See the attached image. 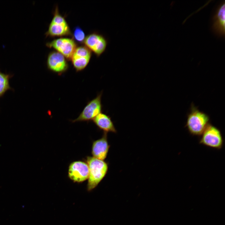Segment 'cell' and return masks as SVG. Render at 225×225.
I'll list each match as a JSON object with an SVG mask.
<instances>
[{
	"mask_svg": "<svg viewBox=\"0 0 225 225\" xmlns=\"http://www.w3.org/2000/svg\"><path fill=\"white\" fill-rule=\"evenodd\" d=\"M47 46L52 48L64 56L66 59L71 60L77 48L74 40L68 38H60L48 42Z\"/></svg>",
	"mask_w": 225,
	"mask_h": 225,
	"instance_id": "6",
	"label": "cell"
},
{
	"mask_svg": "<svg viewBox=\"0 0 225 225\" xmlns=\"http://www.w3.org/2000/svg\"><path fill=\"white\" fill-rule=\"evenodd\" d=\"M200 136V144L218 150L222 148L224 140L220 130L210 123Z\"/></svg>",
	"mask_w": 225,
	"mask_h": 225,
	"instance_id": "3",
	"label": "cell"
},
{
	"mask_svg": "<svg viewBox=\"0 0 225 225\" xmlns=\"http://www.w3.org/2000/svg\"><path fill=\"white\" fill-rule=\"evenodd\" d=\"M47 63L49 70L59 74L65 72L68 68L66 58L56 51L50 53L48 57Z\"/></svg>",
	"mask_w": 225,
	"mask_h": 225,
	"instance_id": "10",
	"label": "cell"
},
{
	"mask_svg": "<svg viewBox=\"0 0 225 225\" xmlns=\"http://www.w3.org/2000/svg\"><path fill=\"white\" fill-rule=\"evenodd\" d=\"M47 36L62 37L71 35L69 26L65 18L58 11L56 7L53 18L46 32Z\"/></svg>",
	"mask_w": 225,
	"mask_h": 225,
	"instance_id": "4",
	"label": "cell"
},
{
	"mask_svg": "<svg viewBox=\"0 0 225 225\" xmlns=\"http://www.w3.org/2000/svg\"><path fill=\"white\" fill-rule=\"evenodd\" d=\"M89 173V168L86 162L75 161L69 166L68 176L74 182H81L87 180Z\"/></svg>",
	"mask_w": 225,
	"mask_h": 225,
	"instance_id": "8",
	"label": "cell"
},
{
	"mask_svg": "<svg viewBox=\"0 0 225 225\" xmlns=\"http://www.w3.org/2000/svg\"><path fill=\"white\" fill-rule=\"evenodd\" d=\"M84 42L86 47L97 57L105 52L108 44L107 40L104 36L96 32L88 35Z\"/></svg>",
	"mask_w": 225,
	"mask_h": 225,
	"instance_id": "7",
	"label": "cell"
},
{
	"mask_svg": "<svg viewBox=\"0 0 225 225\" xmlns=\"http://www.w3.org/2000/svg\"><path fill=\"white\" fill-rule=\"evenodd\" d=\"M91 52L86 46L76 48L71 60L77 72L83 70L88 64L91 57Z\"/></svg>",
	"mask_w": 225,
	"mask_h": 225,
	"instance_id": "9",
	"label": "cell"
},
{
	"mask_svg": "<svg viewBox=\"0 0 225 225\" xmlns=\"http://www.w3.org/2000/svg\"><path fill=\"white\" fill-rule=\"evenodd\" d=\"M209 121L208 115L192 105L188 116L186 127L191 135L200 136L209 123Z\"/></svg>",
	"mask_w": 225,
	"mask_h": 225,
	"instance_id": "2",
	"label": "cell"
},
{
	"mask_svg": "<svg viewBox=\"0 0 225 225\" xmlns=\"http://www.w3.org/2000/svg\"><path fill=\"white\" fill-rule=\"evenodd\" d=\"M73 36L74 39L79 43L84 42L86 38L83 30L80 27H76L73 32Z\"/></svg>",
	"mask_w": 225,
	"mask_h": 225,
	"instance_id": "15",
	"label": "cell"
},
{
	"mask_svg": "<svg viewBox=\"0 0 225 225\" xmlns=\"http://www.w3.org/2000/svg\"><path fill=\"white\" fill-rule=\"evenodd\" d=\"M102 92L99 93L96 97L88 102L78 117L72 121L74 122L93 120L102 109L101 98Z\"/></svg>",
	"mask_w": 225,
	"mask_h": 225,
	"instance_id": "5",
	"label": "cell"
},
{
	"mask_svg": "<svg viewBox=\"0 0 225 225\" xmlns=\"http://www.w3.org/2000/svg\"><path fill=\"white\" fill-rule=\"evenodd\" d=\"M89 173L87 184V190L91 191L95 188L105 177L108 171V164L104 160L92 157L87 158Z\"/></svg>",
	"mask_w": 225,
	"mask_h": 225,
	"instance_id": "1",
	"label": "cell"
},
{
	"mask_svg": "<svg viewBox=\"0 0 225 225\" xmlns=\"http://www.w3.org/2000/svg\"><path fill=\"white\" fill-rule=\"evenodd\" d=\"M12 77L10 74H6L0 71V97L8 90L11 89L9 84V79Z\"/></svg>",
	"mask_w": 225,
	"mask_h": 225,
	"instance_id": "14",
	"label": "cell"
},
{
	"mask_svg": "<svg viewBox=\"0 0 225 225\" xmlns=\"http://www.w3.org/2000/svg\"><path fill=\"white\" fill-rule=\"evenodd\" d=\"M212 28L215 33L219 37H225V2L224 1L216 8L212 18Z\"/></svg>",
	"mask_w": 225,
	"mask_h": 225,
	"instance_id": "11",
	"label": "cell"
},
{
	"mask_svg": "<svg viewBox=\"0 0 225 225\" xmlns=\"http://www.w3.org/2000/svg\"><path fill=\"white\" fill-rule=\"evenodd\" d=\"M98 128L103 132L116 133L117 130L110 117L107 114L101 112L93 120Z\"/></svg>",
	"mask_w": 225,
	"mask_h": 225,
	"instance_id": "13",
	"label": "cell"
},
{
	"mask_svg": "<svg viewBox=\"0 0 225 225\" xmlns=\"http://www.w3.org/2000/svg\"><path fill=\"white\" fill-rule=\"evenodd\" d=\"M107 133L103 132L102 137L93 142L91 153L92 157L104 160L107 157L110 147Z\"/></svg>",
	"mask_w": 225,
	"mask_h": 225,
	"instance_id": "12",
	"label": "cell"
}]
</instances>
